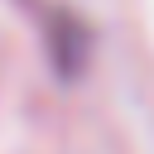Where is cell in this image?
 <instances>
[{"label":"cell","instance_id":"cell-1","mask_svg":"<svg viewBox=\"0 0 154 154\" xmlns=\"http://www.w3.org/2000/svg\"><path fill=\"white\" fill-rule=\"evenodd\" d=\"M48 34H53V63H58V72L72 77V72L82 67V53H87V29H82V19H72V14H53Z\"/></svg>","mask_w":154,"mask_h":154}]
</instances>
